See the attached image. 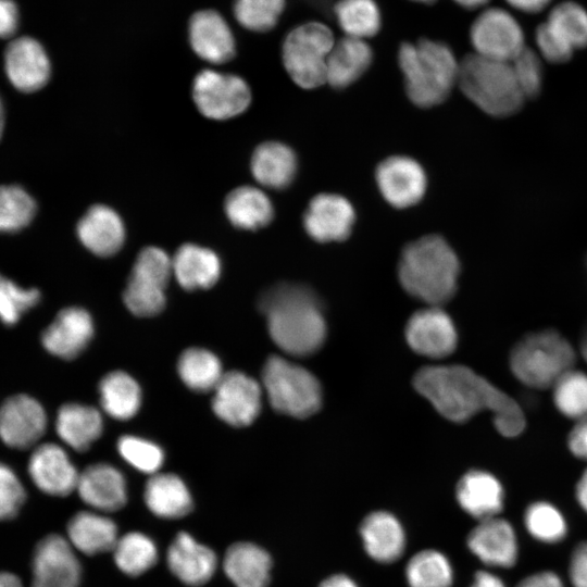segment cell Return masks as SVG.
<instances>
[{"label": "cell", "instance_id": "obj_1", "mask_svg": "<svg viewBox=\"0 0 587 587\" xmlns=\"http://www.w3.org/2000/svg\"><path fill=\"white\" fill-rule=\"evenodd\" d=\"M415 389L447 420L464 423L480 411L492 413L504 437L521 435L526 426L522 408L508 394L464 365H429L414 376Z\"/></svg>", "mask_w": 587, "mask_h": 587}, {"label": "cell", "instance_id": "obj_2", "mask_svg": "<svg viewBox=\"0 0 587 587\" xmlns=\"http://www.w3.org/2000/svg\"><path fill=\"white\" fill-rule=\"evenodd\" d=\"M268 334L284 352L295 357L315 353L326 338V322L317 296L307 286L280 283L259 299Z\"/></svg>", "mask_w": 587, "mask_h": 587}, {"label": "cell", "instance_id": "obj_3", "mask_svg": "<svg viewBox=\"0 0 587 587\" xmlns=\"http://www.w3.org/2000/svg\"><path fill=\"white\" fill-rule=\"evenodd\" d=\"M460 262L439 235H427L402 250L398 277L403 289L427 305L440 307L457 291Z\"/></svg>", "mask_w": 587, "mask_h": 587}, {"label": "cell", "instance_id": "obj_4", "mask_svg": "<svg viewBox=\"0 0 587 587\" xmlns=\"http://www.w3.org/2000/svg\"><path fill=\"white\" fill-rule=\"evenodd\" d=\"M398 63L409 99L420 108L444 102L458 83L459 63L451 48L438 40L403 42Z\"/></svg>", "mask_w": 587, "mask_h": 587}, {"label": "cell", "instance_id": "obj_5", "mask_svg": "<svg viewBox=\"0 0 587 587\" xmlns=\"http://www.w3.org/2000/svg\"><path fill=\"white\" fill-rule=\"evenodd\" d=\"M462 92L485 113L505 117L516 113L525 100L511 62L469 54L459 63Z\"/></svg>", "mask_w": 587, "mask_h": 587}, {"label": "cell", "instance_id": "obj_6", "mask_svg": "<svg viewBox=\"0 0 587 587\" xmlns=\"http://www.w3.org/2000/svg\"><path fill=\"white\" fill-rule=\"evenodd\" d=\"M575 361L573 346L553 329L524 336L510 353L513 375L535 389L552 388L563 374L574 369Z\"/></svg>", "mask_w": 587, "mask_h": 587}, {"label": "cell", "instance_id": "obj_7", "mask_svg": "<svg viewBox=\"0 0 587 587\" xmlns=\"http://www.w3.org/2000/svg\"><path fill=\"white\" fill-rule=\"evenodd\" d=\"M262 386L271 407L296 419H305L322 405L319 379L307 369L279 355L270 357L262 370Z\"/></svg>", "mask_w": 587, "mask_h": 587}, {"label": "cell", "instance_id": "obj_8", "mask_svg": "<svg viewBox=\"0 0 587 587\" xmlns=\"http://www.w3.org/2000/svg\"><path fill=\"white\" fill-rule=\"evenodd\" d=\"M335 39L321 22H307L285 37L282 58L290 78L301 88L313 89L326 83V64Z\"/></svg>", "mask_w": 587, "mask_h": 587}, {"label": "cell", "instance_id": "obj_9", "mask_svg": "<svg viewBox=\"0 0 587 587\" xmlns=\"http://www.w3.org/2000/svg\"><path fill=\"white\" fill-rule=\"evenodd\" d=\"M173 275L172 259L159 247L143 248L133 265L123 301L137 316L159 314L165 307V289Z\"/></svg>", "mask_w": 587, "mask_h": 587}, {"label": "cell", "instance_id": "obj_10", "mask_svg": "<svg viewBox=\"0 0 587 587\" xmlns=\"http://www.w3.org/2000/svg\"><path fill=\"white\" fill-rule=\"evenodd\" d=\"M192 99L203 116L224 121L249 108L251 91L240 76L203 70L193 79Z\"/></svg>", "mask_w": 587, "mask_h": 587}, {"label": "cell", "instance_id": "obj_11", "mask_svg": "<svg viewBox=\"0 0 587 587\" xmlns=\"http://www.w3.org/2000/svg\"><path fill=\"white\" fill-rule=\"evenodd\" d=\"M470 39L475 53L511 62L526 47L517 20L500 8L484 10L472 23Z\"/></svg>", "mask_w": 587, "mask_h": 587}, {"label": "cell", "instance_id": "obj_12", "mask_svg": "<svg viewBox=\"0 0 587 587\" xmlns=\"http://www.w3.org/2000/svg\"><path fill=\"white\" fill-rule=\"evenodd\" d=\"M82 566L67 539L51 534L36 546L32 559V587H79Z\"/></svg>", "mask_w": 587, "mask_h": 587}, {"label": "cell", "instance_id": "obj_13", "mask_svg": "<svg viewBox=\"0 0 587 587\" xmlns=\"http://www.w3.org/2000/svg\"><path fill=\"white\" fill-rule=\"evenodd\" d=\"M213 391L212 409L214 413L232 426L250 425L261 411V386L242 372L224 373Z\"/></svg>", "mask_w": 587, "mask_h": 587}, {"label": "cell", "instance_id": "obj_14", "mask_svg": "<svg viewBox=\"0 0 587 587\" xmlns=\"http://www.w3.org/2000/svg\"><path fill=\"white\" fill-rule=\"evenodd\" d=\"M47 428V414L35 398L18 394L9 397L0 407V439L13 449L35 446Z\"/></svg>", "mask_w": 587, "mask_h": 587}, {"label": "cell", "instance_id": "obj_15", "mask_svg": "<svg viewBox=\"0 0 587 587\" xmlns=\"http://www.w3.org/2000/svg\"><path fill=\"white\" fill-rule=\"evenodd\" d=\"M405 339L414 352L432 359H441L454 351L458 334L449 314L440 307L428 305L409 319Z\"/></svg>", "mask_w": 587, "mask_h": 587}, {"label": "cell", "instance_id": "obj_16", "mask_svg": "<svg viewBox=\"0 0 587 587\" xmlns=\"http://www.w3.org/2000/svg\"><path fill=\"white\" fill-rule=\"evenodd\" d=\"M379 192L397 209L412 207L423 198L427 179L419 162L404 155H392L382 161L375 173Z\"/></svg>", "mask_w": 587, "mask_h": 587}, {"label": "cell", "instance_id": "obj_17", "mask_svg": "<svg viewBox=\"0 0 587 587\" xmlns=\"http://www.w3.org/2000/svg\"><path fill=\"white\" fill-rule=\"evenodd\" d=\"M305 233L317 242L346 240L355 222V212L345 197L320 193L311 199L303 214Z\"/></svg>", "mask_w": 587, "mask_h": 587}, {"label": "cell", "instance_id": "obj_18", "mask_svg": "<svg viewBox=\"0 0 587 587\" xmlns=\"http://www.w3.org/2000/svg\"><path fill=\"white\" fill-rule=\"evenodd\" d=\"M4 70L10 83L22 92L41 89L51 75V63L42 45L23 36L9 42L4 51Z\"/></svg>", "mask_w": 587, "mask_h": 587}, {"label": "cell", "instance_id": "obj_19", "mask_svg": "<svg viewBox=\"0 0 587 587\" xmlns=\"http://www.w3.org/2000/svg\"><path fill=\"white\" fill-rule=\"evenodd\" d=\"M470 551L484 564L510 569L519 559V541L510 522L496 516L479 521L466 538Z\"/></svg>", "mask_w": 587, "mask_h": 587}, {"label": "cell", "instance_id": "obj_20", "mask_svg": "<svg viewBox=\"0 0 587 587\" xmlns=\"http://www.w3.org/2000/svg\"><path fill=\"white\" fill-rule=\"evenodd\" d=\"M27 469L33 483L47 495L64 497L76 490L79 473L65 450L55 444L37 446Z\"/></svg>", "mask_w": 587, "mask_h": 587}, {"label": "cell", "instance_id": "obj_21", "mask_svg": "<svg viewBox=\"0 0 587 587\" xmlns=\"http://www.w3.org/2000/svg\"><path fill=\"white\" fill-rule=\"evenodd\" d=\"M93 336V321L83 308L68 307L61 310L42 332L41 344L51 354L72 360L79 355Z\"/></svg>", "mask_w": 587, "mask_h": 587}, {"label": "cell", "instance_id": "obj_22", "mask_svg": "<svg viewBox=\"0 0 587 587\" xmlns=\"http://www.w3.org/2000/svg\"><path fill=\"white\" fill-rule=\"evenodd\" d=\"M189 42L202 60L222 64L235 57L236 45L224 17L213 10L196 12L188 26Z\"/></svg>", "mask_w": 587, "mask_h": 587}, {"label": "cell", "instance_id": "obj_23", "mask_svg": "<svg viewBox=\"0 0 587 587\" xmlns=\"http://www.w3.org/2000/svg\"><path fill=\"white\" fill-rule=\"evenodd\" d=\"M166 562L177 579L185 585L199 587L212 578L217 558L209 547L198 542L190 534L180 532L167 549Z\"/></svg>", "mask_w": 587, "mask_h": 587}, {"label": "cell", "instance_id": "obj_24", "mask_svg": "<svg viewBox=\"0 0 587 587\" xmlns=\"http://www.w3.org/2000/svg\"><path fill=\"white\" fill-rule=\"evenodd\" d=\"M76 235L91 253L108 258L124 245L125 225L120 214L105 204L90 207L76 225Z\"/></svg>", "mask_w": 587, "mask_h": 587}, {"label": "cell", "instance_id": "obj_25", "mask_svg": "<svg viewBox=\"0 0 587 587\" xmlns=\"http://www.w3.org/2000/svg\"><path fill=\"white\" fill-rule=\"evenodd\" d=\"M76 490L80 499L100 512L121 510L127 502L123 474L108 463H96L79 473Z\"/></svg>", "mask_w": 587, "mask_h": 587}, {"label": "cell", "instance_id": "obj_26", "mask_svg": "<svg viewBox=\"0 0 587 587\" xmlns=\"http://www.w3.org/2000/svg\"><path fill=\"white\" fill-rule=\"evenodd\" d=\"M462 510L478 522L499 516L504 504V490L489 472L472 470L459 480L455 489Z\"/></svg>", "mask_w": 587, "mask_h": 587}, {"label": "cell", "instance_id": "obj_27", "mask_svg": "<svg viewBox=\"0 0 587 587\" xmlns=\"http://www.w3.org/2000/svg\"><path fill=\"white\" fill-rule=\"evenodd\" d=\"M360 535L366 553L379 563L396 562L405 549V534L401 523L386 511L366 515L360 525Z\"/></svg>", "mask_w": 587, "mask_h": 587}, {"label": "cell", "instance_id": "obj_28", "mask_svg": "<svg viewBox=\"0 0 587 587\" xmlns=\"http://www.w3.org/2000/svg\"><path fill=\"white\" fill-rule=\"evenodd\" d=\"M221 260L207 247L184 243L172 258V271L178 284L186 290L208 289L221 276Z\"/></svg>", "mask_w": 587, "mask_h": 587}, {"label": "cell", "instance_id": "obj_29", "mask_svg": "<svg viewBox=\"0 0 587 587\" xmlns=\"http://www.w3.org/2000/svg\"><path fill=\"white\" fill-rule=\"evenodd\" d=\"M250 170L260 185L271 189H285L296 177L297 155L286 143L266 141L253 151Z\"/></svg>", "mask_w": 587, "mask_h": 587}, {"label": "cell", "instance_id": "obj_30", "mask_svg": "<svg viewBox=\"0 0 587 587\" xmlns=\"http://www.w3.org/2000/svg\"><path fill=\"white\" fill-rule=\"evenodd\" d=\"M373 51L364 39L346 36L335 45L327 58L326 83L342 89L357 82L370 67Z\"/></svg>", "mask_w": 587, "mask_h": 587}, {"label": "cell", "instance_id": "obj_31", "mask_svg": "<svg viewBox=\"0 0 587 587\" xmlns=\"http://www.w3.org/2000/svg\"><path fill=\"white\" fill-rule=\"evenodd\" d=\"M224 571L235 587H267L272 559L267 551L252 542L232 545L224 557Z\"/></svg>", "mask_w": 587, "mask_h": 587}, {"label": "cell", "instance_id": "obj_32", "mask_svg": "<svg viewBox=\"0 0 587 587\" xmlns=\"http://www.w3.org/2000/svg\"><path fill=\"white\" fill-rule=\"evenodd\" d=\"M143 499L148 509L161 519H180L192 510L186 484L172 473L152 474L145 486Z\"/></svg>", "mask_w": 587, "mask_h": 587}, {"label": "cell", "instance_id": "obj_33", "mask_svg": "<svg viewBox=\"0 0 587 587\" xmlns=\"http://www.w3.org/2000/svg\"><path fill=\"white\" fill-rule=\"evenodd\" d=\"M102 430V416L90 405L70 402L58 411L55 432L74 450L86 451L101 436Z\"/></svg>", "mask_w": 587, "mask_h": 587}, {"label": "cell", "instance_id": "obj_34", "mask_svg": "<svg viewBox=\"0 0 587 587\" xmlns=\"http://www.w3.org/2000/svg\"><path fill=\"white\" fill-rule=\"evenodd\" d=\"M67 537L73 548L93 555L113 550L118 539L117 526L105 515L80 511L68 521Z\"/></svg>", "mask_w": 587, "mask_h": 587}, {"label": "cell", "instance_id": "obj_35", "mask_svg": "<svg viewBox=\"0 0 587 587\" xmlns=\"http://www.w3.org/2000/svg\"><path fill=\"white\" fill-rule=\"evenodd\" d=\"M224 212L237 228L258 230L268 225L274 217L273 203L267 195L254 186H240L225 198Z\"/></svg>", "mask_w": 587, "mask_h": 587}, {"label": "cell", "instance_id": "obj_36", "mask_svg": "<svg viewBox=\"0 0 587 587\" xmlns=\"http://www.w3.org/2000/svg\"><path fill=\"white\" fill-rule=\"evenodd\" d=\"M557 45L571 54L587 47V10L573 1L552 8L547 20L538 25Z\"/></svg>", "mask_w": 587, "mask_h": 587}, {"label": "cell", "instance_id": "obj_37", "mask_svg": "<svg viewBox=\"0 0 587 587\" xmlns=\"http://www.w3.org/2000/svg\"><path fill=\"white\" fill-rule=\"evenodd\" d=\"M99 395L105 413L121 421L135 416L141 404L138 383L123 371L107 374L99 384Z\"/></svg>", "mask_w": 587, "mask_h": 587}, {"label": "cell", "instance_id": "obj_38", "mask_svg": "<svg viewBox=\"0 0 587 587\" xmlns=\"http://www.w3.org/2000/svg\"><path fill=\"white\" fill-rule=\"evenodd\" d=\"M177 372L183 383L198 392L213 390L224 374L213 352L196 347L186 349L179 355Z\"/></svg>", "mask_w": 587, "mask_h": 587}, {"label": "cell", "instance_id": "obj_39", "mask_svg": "<svg viewBox=\"0 0 587 587\" xmlns=\"http://www.w3.org/2000/svg\"><path fill=\"white\" fill-rule=\"evenodd\" d=\"M334 14L339 27L349 37L365 40L380 29L382 15L375 0H339Z\"/></svg>", "mask_w": 587, "mask_h": 587}, {"label": "cell", "instance_id": "obj_40", "mask_svg": "<svg viewBox=\"0 0 587 587\" xmlns=\"http://www.w3.org/2000/svg\"><path fill=\"white\" fill-rule=\"evenodd\" d=\"M116 566L128 576H139L158 561V549L147 535L130 532L118 537L113 548Z\"/></svg>", "mask_w": 587, "mask_h": 587}, {"label": "cell", "instance_id": "obj_41", "mask_svg": "<svg viewBox=\"0 0 587 587\" xmlns=\"http://www.w3.org/2000/svg\"><path fill=\"white\" fill-rule=\"evenodd\" d=\"M405 579L409 587H452L453 569L444 553L427 549L409 560Z\"/></svg>", "mask_w": 587, "mask_h": 587}, {"label": "cell", "instance_id": "obj_42", "mask_svg": "<svg viewBox=\"0 0 587 587\" xmlns=\"http://www.w3.org/2000/svg\"><path fill=\"white\" fill-rule=\"evenodd\" d=\"M523 522L527 533L544 544H558L567 534V523L563 514L547 501L530 503L525 509Z\"/></svg>", "mask_w": 587, "mask_h": 587}, {"label": "cell", "instance_id": "obj_43", "mask_svg": "<svg viewBox=\"0 0 587 587\" xmlns=\"http://www.w3.org/2000/svg\"><path fill=\"white\" fill-rule=\"evenodd\" d=\"M552 399L564 416L578 421L587 416V374L572 369L552 386Z\"/></svg>", "mask_w": 587, "mask_h": 587}, {"label": "cell", "instance_id": "obj_44", "mask_svg": "<svg viewBox=\"0 0 587 587\" xmlns=\"http://www.w3.org/2000/svg\"><path fill=\"white\" fill-rule=\"evenodd\" d=\"M37 211L36 201L21 186H0V233H15L26 227Z\"/></svg>", "mask_w": 587, "mask_h": 587}, {"label": "cell", "instance_id": "obj_45", "mask_svg": "<svg viewBox=\"0 0 587 587\" xmlns=\"http://www.w3.org/2000/svg\"><path fill=\"white\" fill-rule=\"evenodd\" d=\"M285 0H235L237 21L252 32H268L278 22Z\"/></svg>", "mask_w": 587, "mask_h": 587}, {"label": "cell", "instance_id": "obj_46", "mask_svg": "<svg viewBox=\"0 0 587 587\" xmlns=\"http://www.w3.org/2000/svg\"><path fill=\"white\" fill-rule=\"evenodd\" d=\"M40 297L38 289L21 287L0 274V321L8 326L15 325L40 301Z\"/></svg>", "mask_w": 587, "mask_h": 587}, {"label": "cell", "instance_id": "obj_47", "mask_svg": "<svg viewBox=\"0 0 587 587\" xmlns=\"http://www.w3.org/2000/svg\"><path fill=\"white\" fill-rule=\"evenodd\" d=\"M117 450L133 467L151 475L158 473L164 460V453L158 445L137 436L121 437Z\"/></svg>", "mask_w": 587, "mask_h": 587}, {"label": "cell", "instance_id": "obj_48", "mask_svg": "<svg viewBox=\"0 0 587 587\" xmlns=\"http://www.w3.org/2000/svg\"><path fill=\"white\" fill-rule=\"evenodd\" d=\"M511 65L524 98H534L540 91L544 80V68L536 51L525 47L511 61Z\"/></svg>", "mask_w": 587, "mask_h": 587}, {"label": "cell", "instance_id": "obj_49", "mask_svg": "<svg viewBox=\"0 0 587 587\" xmlns=\"http://www.w3.org/2000/svg\"><path fill=\"white\" fill-rule=\"evenodd\" d=\"M25 499V488L16 473L0 462V521L15 517Z\"/></svg>", "mask_w": 587, "mask_h": 587}, {"label": "cell", "instance_id": "obj_50", "mask_svg": "<svg viewBox=\"0 0 587 587\" xmlns=\"http://www.w3.org/2000/svg\"><path fill=\"white\" fill-rule=\"evenodd\" d=\"M569 577L573 587H587V541L579 542L572 551Z\"/></svg>", "mask_w": 587, "mask_h": 587}, {"label": "cell", "instance_id": "obj_51", "mask_svg": "<svg viewBox=\"0 0 587 587\" xmlns=\"http://www.w3.org/2000/svg\"><path fill=\"white\" fill-rule=\"evenodd\" d=\"M567 447L574 457L587 461V416L576 421L570 430Z\"/></svg>", "mask_w": 587, "mask_h": 587}, {"label": "cell", "instance_id": "obj_52", "mask_svg": "<svg viewBox=\"0 0 587 587\" xmlns=\"http://www.w3.org/2000/svg\"><path fill=\"white\" fill-rule=\"evenodd\" d=\"M20 12L13 0H0V38L13 36L18 27Z\"/></svg>", "mask_w": 587, "mask_h": 587}, {"label": "cell", "instance_id": "obj_53", "mask_svg": "<svg viewBox=\"0 0 587 587\" xmlns=\"http://www.w3.org/2000/svg\"><path fill=\"white\" fill-rule=\"evenodd\" d=\"M515 587H564V584L557 573L540 571L524 577Z\"/></svg>", "mask_w": 587, "mask_h": 587}, {"label": "cell", "instance_id": "obj_54", "mask_svg": "<svg viewBox=\"0 0 587 587\" xmlns=\"http://www.w3.org/2000/svg\"><path fill=\"white\" fill-rule=\"evenodd\" d=\"M512 8L524 13H538L544 10L551 0H505Z\"/></svg>", "mask_w": 587, "mask_h": 587}, {"label": "cell", "instance_id": "obj_55", "mask_svg": "<svg viewBox=\"0 0 587 587\" xmlns=\"http://www.w3.org/2000/svg\"><path fill=\"white\" fill-rule=\"evenodd\" d=\"M470 587H507L503 580L496 574L488 571H478L474 575Z\"/></svg>", "mask_w": 587, "mask_h": 587}, {"label": "cell", "instance_id": "obj_56", "mask_svg": "<svg viewBox=\"0 0 587 587\" xmlns=\"http://www.w3.org/2000/svg\"><path fill=\"white\" fill-rule=\"evenodd\" d=\"M320 587H359L355 582L345 574H335L325 578Z\"/></svg>", "mask_w": 587, "mask_h": 587}, {"label": "cell", "instance_id": "obj_57", "mask_svg": "<svg viewBox=\"0 0 587 587\" xmlns=\"http://www.w3.org/2000/svg\"><path fill=\"white\" fill-rule=\"evenodd\" d=\"M575 496L580 508L587 513V469L576 484Z\"/></svg>", "mask_w": 587, "mask_h": 587}, {"label": "cell", "instance_id": "obj_58", "mask_svg": "<svg viewBox=\"0 0 587 587\" xmlns=\"http://www.w3.org/2000/svg\"><path fill=\"white\" fill-rule=\"evenodd\" d=\"M0 587H23V584L15 574L0 572Z\"/></svg>", "mask_w": 587, "mask_h": 587}, {"label": "cell", "instance_id": "obj_59", "mask_svg": "<svg viewBox=\"0 0 587 587\" xmlns=\"http://www.w3.org/2000/svg\"><path fill=\"white\" fill-rule=\"evenodd\" d=\"M454 2L465 9L473 10L486 5L489 0H454Z\"/></svg>", "mask_w": 587, "mask_h": 587}, {"label": "cell", "instance_id": "obj_60", "mask_svg": "<svg viewBox=\"0 0 587 587\" xmlns=\"http://www.w3.org/2000/svg\"><path fill=\"white\" fill-rule=\"evenodd\" d=\"M579 351L584 360L587 362V325L585 326L580 336Z\"/></svg>", "mask_w": 587, "mask_h": 587}, {"label": "cell", "instance_id": "obj_61", "mask_svg": "<svg viewBox=\"0 0 587 587\" xmlns=\"http://www.w3.org/2000/svg\"><path fill=\"white\" fill-rule=\"evenodd\" d=\"M3 128H4V109H3V104L0 98V138L3 133Z\"/></svg>", "mask_w": 587, "mask_h": 587}, {"label": "cell", "instance_id": "obj_62", "mask_svg": "<svg viewBox=\"0 0 587 587\" xmlns=\"http://www.w3.org/2000/svg\"><path fill=\"white\" fill-rule=\"evenodd\" d=\"M412 1H415L419 3L430 4V3H434L436 0H412Z\"/></svg>", "mask_w": 587, "mask_h": 587}]
</instances>
